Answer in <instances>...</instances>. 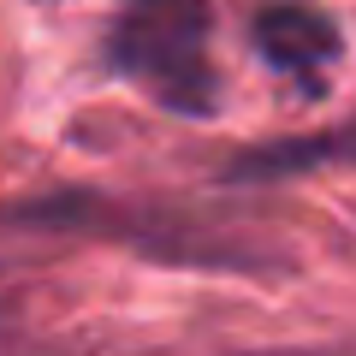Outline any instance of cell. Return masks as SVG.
<instances>
[{"mask_svg":"<svg viewBox=\"0 0 356 356\" xmlns=\"http://www.w3.org/2000/svg\"><path fill=\"white\" fill-rule=\"evenodd\" d=\"M208 36H214L208 0H125L107 30V60L161 107L208 119L220 107V72Z\"/></svg>","mask_w":356,"mask_h":356,"instance_id":"1","label":"cell"},{"mask_svg":"<svg viewBox=\"0 0 356 356\" xmlns=\"http://www.w3.org/2000/svg\"><path fill=\"white\" fill-rule=\"evenodd\" d=\"M344 137H350V131H327L321 143H273V149H255V154H243V161H232L226 178L232 184H273V178H291V172H303V166H315V161L350 154L356 143H344Z\"/></svg>","mask_w":356,"mask_h":356,"instance_id":"3","label":"cell"},{"mask_svg":"<svg viewBox=\"0 0 356 356\" xmlns=\"http://www.w3.org/2000/svg\"><path fill=\"white\" fill-rule=\"evenodd\" d=\"M255 48L267 54V65L303 77L309 95H321V72L339 60V30L327 13H315L303 0H273L255 13Z\"/></svg>","mask_w":356,"mask_h":356,"instance_id":"2","label":"cell"}]
</instances>
